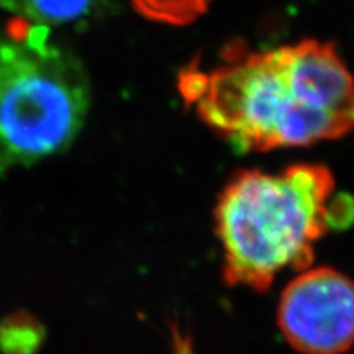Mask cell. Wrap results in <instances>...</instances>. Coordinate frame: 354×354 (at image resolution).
I'll list each match as a JSON object with an SVG mask.
<instances>
[{
  "instance_id": "4",
  "label": "cell",
  "mask_w": 354,
  "mask_h": 354,
  "mask_svg": "<svg viewBox=\"0 0 354 354\" xmlns=\"http://www.w3.org/2000/svg\"><path fill=\"white\" fill-rule=\"evenodd\" d=\"M286 342L302 354H343L354 344V281L331 268L289 282L277 308Z\"/></svg>"
},
{
  "instance_id": "1",
  "label": "cell",
  "mask_w": 354,
  "mask_h": 354,
  "mask_svg": "<svg viewBox=\"0 0 354 354\" xmlns=\"http://www.w3.org/2000/svg\"><path fill=\"white\" fill-rule=\"evenodd\" d=\"M184 100L238 151L335 140L354 128V79L331 44L269 51L234 46L214 66H189Z\"/></svg>"
},
{
  "instance_id": "8",
  "label": "cell",
  "mask_w": 354,
  "mask_h": 354,
  "mask_svg": "<svg viewBox=\"0 0 354 354\" xmlns=\"http://www.w3.org/2000/svg\"><path fill=\"white\" fill-rule=\"evenodd\" d=\"M172 349H174V354H196L190 339L185 335H180L176 326L172 328Z\"/></svg>"
},
{
  "instance_id": "2",
  "label": "cell",
  "mask_w": 354,
  "mask_h": 354,
  "mask_svg": "<svg viewBox=\"0 0 354 354\" xmlns=\"http://www.w3.org/2000/svg\"><path fill=\"white\" fill-rule=\"evenodd\" d=\"M354 203L335 196L325 166L295 165L277 174L238 172L215 207V232L228 286L266 292L286 269L305 271L331 227L349 223Z\"/></svg>"
},
{
  "instance_id": "5",
  "label": "cell",
  "mask_w": 354,
  "mask_h": 354,
  "mask_svg": "<svg viewBox=\"0 0 354 354\" xmlns=\"http://www.w3.org/2000/svg\"><path fill=\"white\" fill-rule=\"evenodd\" d=\"M102 0H0L3 10L38 25L79 21L97 12Z\"/></svg>"
},
{
  "instance_id": "7",
  "label": "cell",
  "mask_w": 354,
  "mask_h": 354,
  "mask_svg": "<svg viewBox=\"0 0 354 354\" xmlns=\"http://www.w3.org/2000/svg\"><path fill=\"white\" fill-rule=\"evenodd\" d=\"M133 3L149 19L183 25L205 12L210 0H133Z\"/></svg>"
},
{
  "instance_id": "6",
  "label": "cell",
  "mask_w": 354,
  "mask_h": 354,
  "mask_svg": "<svg viewBox=\"0 0 354 354\" xmlns=\"http://www.w3.org/2000/svg\"><path fill=\"white\" fill-rule=\"evenodd\" d=\"M43 325L28 312H13L0 322V353L37 354L44 342Z\"/></svg>"
},
{
  "instance_id": "3",
  "label": "cell",
  "mask_w": 354,
  "mask_h": 354,
  "mask_svg": "<svg viewBox=\"0 0 354 354\" xmlns=\"http://www.w3.org/2000/svg\"><path fill=\"white\" fill-rule=\"evenodd\" d=\"M88 109L86 71L46 25L10 20L0 33V174L63 151Z\"/></svg>"
}]
</instances>
